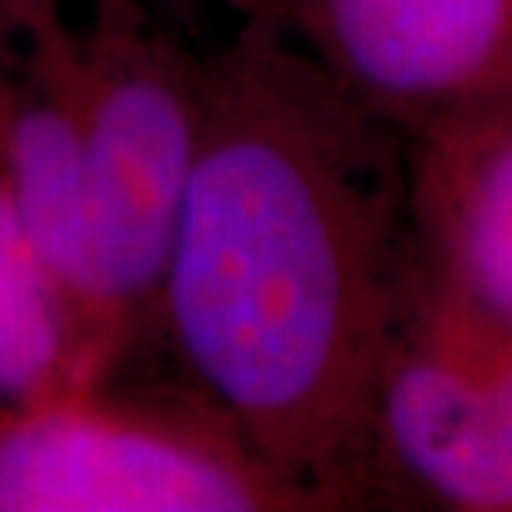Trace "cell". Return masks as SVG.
<instances>
[{
    "instance_id": "obj_2",
    "label": "cell",
    "mask_w": 512,
    "mask_h": 512,
    "mask_svg": "<svg viewBox=\"0 0 512 512\" xmlns=\"http://www.w3.org/2000/svg\"><path fill=\"white\" fill-rule=\"evenodd\" d=\"M60 4L87 124L100 306L127 363L163 336V276L197 160L207 57L153 0Z\"/></svg>"
},
{
    "instance_id": "obj_3",
    "label": "cell",
    "mask_w": 512,
    "mask_h": 512,
    "mask_svg": "<svg viewBox=\"0 0 512 512\" xmlns=\"http://www.w3.org/2000/svg\"><path fill=\"white\" fill-rule=\"evenodd\" d=\"M323 509L197 383L77 389L0 406V512Z\"/></svg>"
},
{
    "instance_id": "obj_4",
    "label": "cell",
    "mask_w": 512,
    "mask_h": 512,
    "mask_svg": "<svg viewBox=\"0 0 512 512\" xmlns=\"http://www.w3.org/2000/svg\"><path fill=\"white\" fill-rule=\"evenodd\" d=\"M370 466L376 506L512 512V323L426 253L376 363Z\"/></svg>"
},
{
    "instance_id": "obj_7",
    "label": "cell",
    "mask_w": 512,
    "mask_h": 512,
    "mask_svg": "<svg viewBox=\"0 0 512 512\" xmlns=\"http://www.w3.org/2000/svg\"><path fill=\"white\" fill-rule=\"evenodd\" d=\"M107 383L67 286L30 233L0 143V406L30 409Z\"/></svg>"
},
{
    "instance_id": "obj_1",
    "label": "cell",
    "mask_w": 512,
    "mask_h": 512,
    "mask_svg": "<svg viewBox=\"0 0 512 512\" xmlns=\"http://www.w3.org/2000/svg\"><path fill=\"white\" fill-rule=\"evenodd\" d=\"M419 253L409 140L240 20L207 57L160 333L323 509L376 506L373 376Z\"/></svg>"
},
{
    "instance_id": "obj_8",
    "label": "cell",
    "mask_w": 512,
    "mask_h": 512,
    "mask_svg": "<svg viewBox=\"0 0 512 512\" xmlns=\"http://www.w3.org/2000/svg\"><path fill=\"white\" fill-rule=\"evenodd\" d=\"M153 4H157L170 20H187L193 14V4H197V0H153Z\"/></svg>"
},
{
    "instance_id": "obj_6",
    "label": "cell",
    "mask_w": 512,
    "mask_h": 512,
    "mask_svg": "<svg viewBox=\"0 0 512 512\" xmlns=\"http://www.w3.org/2000/svg\"><path fill=\"white\" fill-rule=\"evenodd\" d=\"M423 253L512 323V104L409 140Z\"/></svg>"
},
{
    "instance_id": "obj_5",
    "label": "cell",
    "mask_w": 512,
    "mask_h": 512,
    "mask_svg": "<svg viewBox=\"0 0 512 512\" xmlns=\"http://www.w3.org/2000/svg\"><path fill=\"white\" fill-rule=\"evenodd\" d=\"M406 140L512 104V0H227Z\"/></svg>"
}]
</instances>
